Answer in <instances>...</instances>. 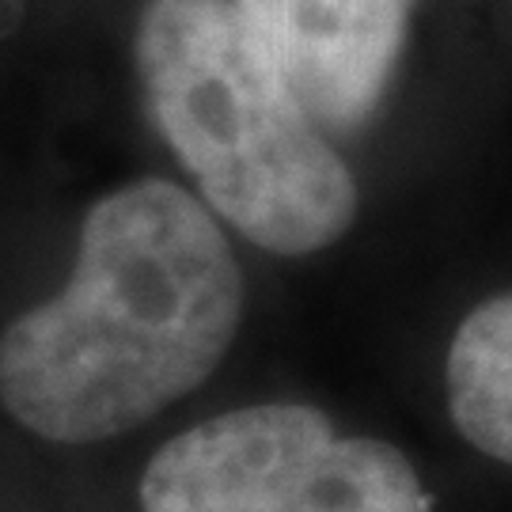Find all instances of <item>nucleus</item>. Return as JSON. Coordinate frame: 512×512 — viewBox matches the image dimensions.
<instances>
[{"instance_id":"nucleus-1","label":"nucleus","mask_w":512,"mask_h":512,"mask_svg":"<svg viewBox=\"0 0 512 512\" xmlns=\"http://www.w3.org/2000/svg\"><path fill=\"white\" fill-rule=\"evenodd\" d=\"M239 315L243 270L213 213L137 179L88 209L69 285L8 323L0 395L57 444L118 437L202 384Z\"/></svg>"},{"instance_id":"nucleus-2","label":"nucleus","mask_w":512,"mask_h":512,"mask_svg":"<svg viewBox=\"0 0 512 512\" xmlns=\"http://www.w3.org/2000/svg\"><path fill=\"white\" fill-rule=\"evenodd\" d=\"M133 57L160 137L239 236L274 255L346 236L353 171L232 0H148Z\"/></svg>"},{"instance_id":"nucleus-3","label":"nucleus","mask_w":512,"mask_h":512,"mask_svg":"<svg viewBox=\"0 0 512 512\" xmlns=\"http://www.w3.org/2000/svg\"><path fill=\"white\" fill-rule=\"evenodd\" d=\"M145 512H429L414 463L342 437L300 403L228 410L167 440L141 478Z\"/></svg>"},{"instance_id":"nucleus-4","label":"nucleus","mask_w":512,"mask_h":512,"mask_svg":"<svg viewBox=\"0 0 512 512\" xmlns=\"http://www.w3.org/2000/svg\"><path fill=\"white\" fill-rule=\"evenodd\" d=\"M327 133L365 129L406 46L414 0H232Z\"/></svg>"},{"instance_id":"nucleus-5","label":"nucleus","mask_w":512,"mask_h":512,"mask_svg":"<svg viewBox=\"0 0 512 512\" xmlns=\"http://www.w3.org/2000/svg\"><path fill=\"white\" fill-rule=\"evenodd\" d=\"M448 410L463 437L512 467V293L478 304L448 346Z\"/></svg>"}]
</instances>
